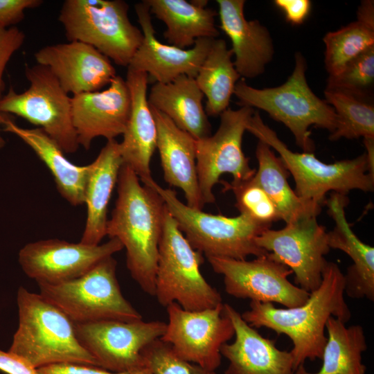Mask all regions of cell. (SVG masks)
Masks as SVG:
<instances>
[{
	"mask_svg": "<svg viewBox=\"0 0 374 374\" xmlns=\"http://www.w3.org/2000/svg\"><path fill=\"white\" fill-rule=\"evenodd\" d=\"M344 275L335 262H327L320 286L310 292L305 303L290 308H277L271 303L251 301L241 314L253 328H267L292 341L290 350L295 371L306 359H321L327 337L326 324L334 317L344 323L351 312L344 299Z\"/></svg>",
	"mask_w": 374,
	"mask_h": 374,
	"instance_id": "6da1fadb",
	"label": "cell"
},
{
	"mask_svg": "<svg viewBox=\"0 0 374 374\" xmlns=\"http://www.w3.org/2000/svg\"><path fill=\"white\" fill-rule=\"evenodd\" d=\"M117 199L107 223L106 235L117 238L126 250L127 267L140 287L155 296L159 244L166 204L152 188L123 164Z\"/></svg>",
	"mask_w": 374,
	"mask_h": 374,
	"instance_id": "7a4b0ae2",
	"label": "cell"
},
{
	"mask_svg": "<svg viewBox=\"0 0 374 374\" xmlns=\"http://www.w3.org/2000/svg\"><path fill=\"white\" fill-rule=\"evenodd\" d=\"M18 328L9 352L35 368L63 363L100 367L79 343L73 323L40 294L20 287L17 292Z\"/></svg>",
	"mask_w": 374,
	"mask_h": 374,
	"instance_id": "3957f363",
	"label": "cell"
},
{
	"mask_svg": "<svg viewBox=\"0 0 374 374\" xmlns=\"http://www.w3.org/2000/svg\"><path fill=\"white\" fill-rule=\"evenodd\" d=\"M306 69L305 59L298 52L295 54L294 70L283 84L257 89L240 79L233 95L238 99L240 107L262 109L274 120L283 123L303 152H313L314 145L309 127L314 125L332 133L335 130L337 118L333 107L319 98L309 87Z\"/></svg>",
	"mask_w": 374,
	"mask_h": 374,
	"instance_id": "277c9868",
	"label": "cell"
},
{
	"mask_svg": "<svg viewBox=\"0 0 374 374\" xmlns=\"http://www.w3.org/2000/svg\"><path fill=\"white\" fill-rule=\"evenodd\" d=\"M247 131L278 153L294 179L295 193L304 201L322 206L328 192L346 195L352 190L372 192L374 189V173L365 152L353 159L326 163L313 152H293L263 122L258 111L250 118Z\"/></svg>",
	"mask_w": 374,
	"mask_h": 374,
	"instance_id": "5b68a950",
	"label": "cell"
},
{
	"mask_svg": "<svg viewBox=\"0 0 374 374\" xmlns=\"http://www.w3.org/2000/svg\"><path fill=\"white\" fill-rule=\"evenodd\" d=\"M140 181L162 198L186 240L206 258L246 260L249 256L259 257L268 253L255 240L270 226L241 213L226 217L191 208L179 199L174 190L163 188L152 177Z\"/></svg>",
	"mask_w": 374,
	"mask_h": 374,
	"instance_id": "8992f818",
	"label": "cell"
},
{
	"mask_svg": "<svg viewBox=\"0 0 374 374\" xmlns=\"http://www.w3.org/2000/svg\"><path fill=\"white\" fill-rule=\"evenodd\" d=\"M203 254L186 240L167 207L159 244L155 296L167 307L176 303L190 311L213 308L222 296L204 278L200 266Z\"/></svg>",
	"mask_w": 374,
	"mask_h": 374,
	"instance_id": "52a82bcc",
	"label": "cell"
},
{
	"mask_svg": "<svg viewBox=\"0 0 374 374\" xmlns=\"http://www.w3.org/2000/svg\"><path fill=\"white\" fill-rule=\"evenodd\" d=\"M122 0H66L58 21L69 42L90 45L116 64L128 66L143 41Z\"/></svg>",
	"mask_w": 374,
	"mask_h": 374,
	"instance_id": "ba28073f",
	"label": "cell"
},
{
	"mask_svg": "<svg viewBox=\"0 0 374 374\" xmlns=\"http://www.w3.org/2000/svg\"><path fill=\"white\" fill-rule=\"evenodd\" d=\"M116 272V261L109 256L77 278L37 283L39 294L73 323L141 320V314L122 294Z\"/></svg>",
	"mask_w": 374,
	"mask_h": 374,
	"instance_id": "9c48e42d",
	"label": "cell"
},
{
	"mask_svg": "<svg viewBox=\"0 0 374 374\" xmlns=\"http://www.w3.org/2000/svg\"><path fill=\"white\" fill-rule=\"evenodd\" d=\"M29 87L17 93L12 87L0 98V113L20 116L43 130L65 154L75 153L79 144L71 116V97L49 69L26 64Z\"/></svg>",
	"mask_w": 374,
	"mask_h": 374,
	"instance_id": "30bf717a",
	"label": "cell"
},
{
	"mask_svg": "<svg viewBox=\"0 0 374 374\" xmlns=\"http://www.w3.org/2000/svg\"><path fill=\"white\" fill-rule=\"evenodd\" d=\"M253 108H228L220 115L218 129L213 135L196 140V166L202 202L213 204L215 185L224 173L233 176L231 184L246 182L254 176L249 159L242 150L243 136L253 115Z\"/></svg>",
	"mask_w": 374,
	"mask_h": 374,
	"instance_id": "8fae6325",
	"label": "cell"
},
{
	"mask_svg": "<svg viewBox=\"0 0 374 374\" xmlns=\"http://www.w3.org/2000/svg\"><path fill=\"white\" fill-rule=\"evenodd\" d=\"M81 346L100 368L118 373L145 368L143 350L163 335L166 323L160 321L102 320L73 323Z\"/></svg>",
	"mask_w": 374,
	"mask_h": 374,
	"instance_id": "7c38bea8",
	"label": "cell"
},
{
	"mask_svg": "<svg viewBox=\"0 0 374 374\" xmlns=\"http://www.w3.org/2000/svg\"><path fill=\"white\" fill-rule=\"evenodd\" d=\"M166 310L168 322L160 339L170 344L184 360L207 372L215 371L221 364L222 346L235 335L223 303L213 308L190 311L172 303Z\"/></svg>",
	"mask_w": 374,
	"mask_h": 374,
	"instance_id": "4fadbf2b",
	"label": "cell"
},
{
	"mask_svg": "<svg viewBox=\"0 0 374 374\" xmlns=\"http://www.w3.org/2000/svg\"><path fill=\"white\" fill-rule=\"evenodd\" d=\"M317 217H302L278 230L267 229L255 240L274 260L289 267L295 283L308 292L320 286L328 262L325 256L330 250L328 232Z\"/></svg>",
	"mask_w": 374,
	"mask_h": 374,
	"instance_id": "5bb4252c",
	"label": "cell"
},
{
	"mask_svg": "<svg viewBox=\"0 0 374 374\" xmlns=\"http://www.w3.org/2000/svg\"><path fill=\"white\" fill-rule=\"evenodd\" d=\"M213 271L224 277V289L233 297L260 303H276L287 308L303 305L310 292L292 284V273L268 253L252 260L207 258Z\"/></svg>",
	"mask_w": 374,
	"mask_h": 374,
	"instance_id": "9a60e30c",
	"label": "cell"
},
{
	"mask_svg": "<svg viewBox=\"0 0 374 374\" xmlns=\"http://www.w3.org/2000/svg\"><path fill=\"white\" fill-rule=\"evenodd\" d=\"M123 249L117 238L97 245L48 239L26 244L18 260L24 272L37 283L57 284L80 277Z\"/></svg>",
	"mask_w": 374,
	"mask_h": 374,
	"instance_id": "2e32d148",
	"label": "cell"
},
{
	"mask_svg": "<svg viewBox=\"0 0 374 374\" xmlns=\"http://www.w3.org/2000/svg\"><path fill=\"white\" fill-rule=\"evenodd\" d=\"M134 10L143 38L127 69L145 72L155 82L168 83L181 75L195 78L214 39H198L187 49L163 44L156 37L147 3H138Z\"/></svg>",
	"mask_w": 374,
	"mask_h": 374,
	"instance_id": "e0dca14e",
	"label": "cell"
},
{
	"mask_svg": "<svg viewBox=\"0 0 374 374\" xmlns=\"http://www.w3.org/2000/svg\"><path fill=\"white\" fill-rule=\"evenodd\" d=\"M71 116L79 145L90 148L97 137L107 141L122 135L130 113V91L121 76L116 75L104 90L71 97Z\"/></svg>",
	"mask_w": 374,
	"mask_h": 374,
	"instance_id": "ac0fdd59",
	"label": "cell"
},
{
	"mask_svg": "<svg viewBox=\"0 0 374 374\" xmlns=\"http://www.w3.org/2000/svg\"><path fill=\"white\" fill-rule=\"evenodd\" d=\"M34 56L37 64L48 67L72 96L100 91L117 75L109 58L78 41L43 46Z\"/></svg>",
	"mask_w": 374,
	"mask_h": 374,
	"instance_id": "d6986e66",
	"label": "cell"
},
{
	"mask_svg": "<svg viewBox=\"0 0 374 374\" xmlns=\"http://www.w3.org/2000/svg\"><path fill=\"white\" fill-rule=\"evenodd\" d=\"M223 308L235 331L234 341L220 348L229 362L225 374H294L290 351L278 349L274 341L262 336L229 304H223Z\"/></svg>",
	"mask_w": 374,
	"mask_h": 374,
	"instance_id": "ffe728a7",
	"label": "cell"
},
{
	"mask_svg": "<svg viewBox=\"0 0 374 374\" xmlns=\"http://www.w3.org/2000/svg\"><path fill=\"white\" fill-rule=\"evenodd\" d=\"M220 28L229 37L233 64L240 77L262 74L274 53L269 32L258 20H247L244 0H217Z\"/></svg>",
	"mask_w": 374,
	"mask_h": 374,
	"instance_id": "44dd1931",
	"label": "cell"
},
{
	"mask_svg": "<svg viewBox=\"0 0 374 374\" xmlns=\"http://www.w3.org/2000/svg\"><path fill=\"white\" fill-rule=\"evenodd\" d=\"M147 73L127 69L131 107L128 121L119 143L123 164L140 179L151 177L150 161L157 149V128L148 100Z\"/></svg>",
	"mask_w": 374,
	"mask_h": 374,
	"instance_id": "7402d4cb",
	"label": "cell"
},
{
	"mask_svg": "<svg viewBox=\"0 0 374 374\" xmlns=\"http://www.w3.org/2000/svg\"><path fill=\"white\" fill-rule=\"evenodd\" d=\"M150 109L157 125V148L165 181L184 192L186 205L202 210L204 205L197 179L196 139L177 127L164 114Z\"/></svg>",
	"mask_w": 374,
	"mask_h": 374,
	"instance_id": "603a6c76",
	"label": "cell"
},
{
	"mask_svg": "<svg viewBox=\"0 0 374 374\" xmlns=\"http://www.w3.org/2000/svg\"><path fill=\"white\" fill-rule=\"evenodd\" d=\"M348 204L346 195L332 193L326 201L328 213L335 222L328 232L330 249H339L353 260L344 275V292L352 299L366 298L374 301V248L359 239L346 217Z\"/></svg>",
	"mask_w": 374,
	"mask_h": 374,
	"instance_id": "cb8c5ba5",
	"label": "cell"
},
{
	"mask_svg": "<svg viewBox=\"0 0 374 374\" xmlns=\"http://www.w3.org/2000/svg\"><path fill=\"white\" fill-rule=\"evenodd\" d=\"M90 164L84 195L87 218L80 242L97 245L106 235L108 206L123 166L119 143L107 141Z\"/></svg>",
	"mask_w": 374,
	"mask_h": 374,
	"instance_id": "d4e9b609",
	"label": "cell"
},
{
	"mask_svg": "<svg viewBox=\"0 0 374 374\" xmlns=\"http://www.w3.org/2000/svg\"><path fill=\"white\" fill-rule=\"evenodd\" d=\"M2 125L4 131L20 138L44 163L63 198L73 206L84 204L90 163L78 166L71 163L58 144L40 128L19 127L5 114H3Z\"/></svg>",
	"mask_w": 374,
	"mask_h": 374,
	"instance_id": "484cf974",
	"label": "cell"
},
{
	"mask_svg": "<svg viewBox=\"0 0 374 374\" xmlns=\"http://www.w3.org/2000/svg\"><path fill=\"white\" fill-rule=\"evenodd\" d=\"M203 97L195 78L181 75L168 83L154 82L148 100L150 107L199 140L211 133V123L202 104Z\"/></svg>",
	"mask_w": 374,
	"mask_h": 374,
	"instance_id": "4316f807",
	"label": "cell"
},
{
	"mask_svg": "<svg viewBox=\"0 0 374 374\" xmlns=\"http://www.w3.org/2000/svg\"><path fill=\"white\" fill-rule=\"evenodd\" d=\"M150 13L166 26L164 38L182 49L193 46L200 38L215 39L220 35L215 17L217 12L206 8L208 1L144 0Z\"/></svg>",
	"mask_w": 374,
	"mask_h": 374,
	"instance_id": "83f0119b",
	"label": "cell"
},
{
	"mask_svg": "<svg viewBox=\"0 0 374 374\" xmlns=\"http://www.w3.org/2000/svg\"><path fill=\"white\" fill-rule=\"evenodd\" d=\"M256 157L258 168L252 179L274 202L280 220L288 224L304 216L320 213L321 206L303 200L290 187L287 170L267 143L258 141Z\"/></svg>",
	"mask_w": 374,
	"mask_h": 374,
	"instance_id": "f1b7e54d",
	"label": "cell"
},
{
	"mask_svg": "<svg viewBox=\"0 0 374 374\" xmlns=\"http://www.w3.org/2000/svg\"><path fill=\"white\" fill-rule=\"evenodd\" d=\"M326 329L328 336L320 370L310 373L301 364L294 374H365L366 367L362 363V353L367 349V343L362 326L347 327L341 320L330 317Z\"/></svg>",
	"mask_w": 374,
	"mask_h": 374,
	"instance_id": "f546056e",
	"label": "cell"
},
{
	"mask_svg": "<svg viewBox=\"0 0 374 374\" xmlns=\"http://www.w3.org/2000/svg\"><path fill=\"white\" fill-rule=\"evenodd\" d=\"M233 53L222 39H214L195 79L206 98L207 116H220L229 108L240 75L232 61Z\"/></svg>",
	"mask_w": 374,
	"mask_h": 374,
	"instance_id": "4dcf8cb0",
	"label": "cell"
},
{
	"mask_svg": "<svg viewBox=\"0 0 374 374\" xmlns=\"http://www.w3.org/2000/svg\"><path fill=\"white\" fill-rule=\"evenodd\" d=\"M325 44L324 62L329 75L341 72L346 65L374 46L373 1H362L357 20L335 31L328 32Z\"/></svg>",
	"mask_w": 374,
	"mask_h": 374,
	"instance_id": "1f68e13d",
	"label": "cell"
},
{
	"mask_svg": "<svg viewBox=\"0 0 374 374\" xmlns=\"http://www.w3.org/2000/svg\"><path fill=\"white\" fill-rule=\"evenodd\" d=\"M326 101L337 114L335 130L330 133L332 141L341 138L374 139V107L366 99L337 91L325 90Z\"/></svg>",
	"mask_w": 374,
	"mask_h": 374,
	"instance_id": "d6a6232c",
	"label": "cell"
},
{
	"mask_svg": "<svg viewBox=\"0 0 374 374\" xmlns=\"http://www.w3.org/2000/svg\"><path fill=\"white\" fill-rule=\"evenodd\" d=\"M374 82V46L348 63L335 75H328L326 90L337 91L366 99Z\"/></svg>",
	"mask_w": 374,
	"mask_h": 374,
	"instance_id": "836d02e7",
	"label": "cell"
},
{
	"mask_svg": "<svg viewBox=\"0 0 374 374\" xmlns=\"http://www.w3.org/2000/svg\"><path fill=\"white\" fill-rule=\"evenodd\" d=\"M221 183L224 185L223 191H233L236 199L235 206L241 214L269 226L274 222L280 220L274 202L252 179L239 184H231L226 181Z\"/></svg>",
	"mask_w": 374,
	"mask_h": 374,
	"instance_id": "e575fe53",
	"label": "cell"
},
{
	"mask_svg": "<svg viewBox=\"0 0 374 374\" xmlns=\"http://www.w3.org/2000/svg\"><path fill=\"white\" fill-rule=\"evenodd\" d=\"M145 367L151 374H208L197 364L180 357L172 346L158 339L143 350Z\"/></svg>",
	"mask_w": 374,
	"mask_h": 374,
	"instance_id": "d590c367",
	"label": "cell"
},
{
	"mask_svg": "<svg viewBox=\"0 0 374 374\" xmlns=\"http://www.w3.org/2000/svg\"><path fill=\"white\" fill-rule=\"evenodd\" d=\"M24 33L16 26L0 30V98L3 96L6 84L3 72L11 57L25 41Z\"/></svg>",
	"mask_w": 374,
	"mask_h": 374,
	"instance_id": "8d00e7d4",
	"label": "cell"
},
{
	"mask_svg": "<svg viewBox=\"0 0 374 374\" xmlns=\"http://www.w3.org/2000/svg\"><path fill=\"white\" fill-rule=\"evenodd\" d=\"M42 0H0V30L7 29L21 22L25 11L40 6Z\"/></svg>",
	"mask_w": 374,
	"mask_h": 374,
	"instance_id": "74e56055",
	"label": "cell"
},
{
	"mask_svg": "<svg viewBox=\"0 0 374 374\" xmlns=\"http://www.w3.org/2000/svg\"><path fill=\"white\" fill-rule=\"evenodd\" d=\"M38 374H151L145 368L134 372H112L100 367L71 363L55 364L37 368Z\"/></svg>",
	"mask_w": 374,
	"mask_h": 374,
	"instance_id": "f35d334b",
	"label": "cell"
},
{
	"mask_svg": "<svg viewBox=\"0 0 374 374\" xmlns=\"http://www.w3.org/2000/svg\"><path fill=\"white\" fill-rule=\"evenodd\" d=\"M274 4L284 13L286 20L293 25L303 24L311 10L309 0H275Z\"/></svg>",
	"mask_w": 374,
	"mask_h": 374,
	"instance_id": "ab89813d",
	"label": "cell"
},
{
	"mask_svg": "<svg viewBox=\"0 0 374 374\" xmlns=\"http://www.w3.org/2000/svg\"><path fill=\"white\" fill-rule=\"evenodd\" d=\"M0 371L6 374H38L37 368L22 357L1 350Z\"/></svg>",
	"mask_w": 374,
	"mask_h": 374,
	"instance_id": "60d3db41",
	"label": "cell"
},
{
	"mask_svg": "<svg viewBox=\"0 0 374 374\" xmlns=\"http://www.w3.org/2000/svg\"><path fill=\"white\" fill-rule=\"evenodd\" d=\"M3 114L0 113V125H2ZM6 143L5 140L0 134V149H1Z\"/></svg>",
	"mask_w": 374,
	"mask_h": 374,
	"instance_id": "b9f144b4",
	"label": "cell"
},
{
	"mask_svg": "<svg viewBox=\"0 0 374 374\" xmlns=\"http://www.w3.org/2000/svg\"><path fill=\"white\" fill-rule=\"evenodd\" d=\"M208 374H217V373L215 371H213V372H208Z\"/></svg>",
	"mask_w": 374,
	"mask_h": 374,
	"instance_id": "7bdbcfd3",
	"label": "cell"
}]
</instances>
